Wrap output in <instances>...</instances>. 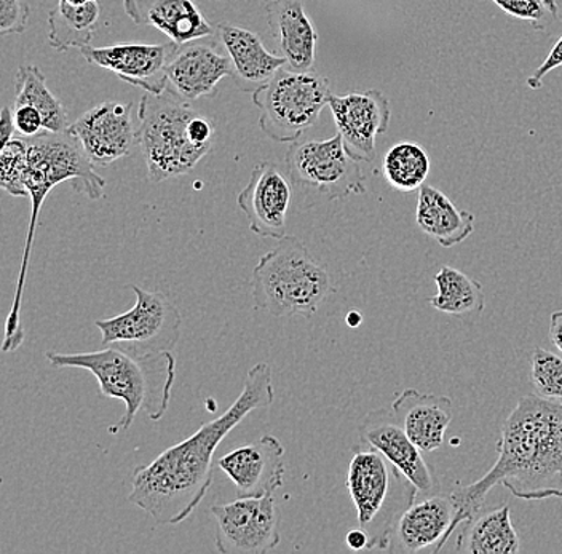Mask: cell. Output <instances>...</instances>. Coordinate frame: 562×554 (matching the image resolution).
Listing matches in <instances>:
<instances>
[{
	"instance_id": "1",
	"label": "cell",
	"mask_w": 562,
	"mask_h": 554,
	"mask_svg": "<svg viewBox=\"0 0 562 554\" xmlns=\"http://www.w3.org/2000/svg\"><path fill=\"white\" fill-rule=\"evenodd\" d=\"M273 399L272 370L267 363L255 364L246 373L241 394L226 412L133 472L130 504L157 524H181L209 494L217 446L249 414L269 408Z\"/></svg>"
},
{
	"instance_id": "2",
	"label": "cell",
	"mask_w": 562,
	"mask_h": 554,
	"mask_svg": "<svg viewBox=\"0 0 562 554\" xmlns=\"http://www.w3.org/2000/svg\"><path fill=\"white\" fill-rule=\"evenodd\" d=\"M494 466L472 484L457 487L452 529L472 521L483 510L497 484L527 501L562 497V402L526 395L501 427Z\"/></svg>"
},
{
	"instance_id": "3",
	"label": "cell",
	"mask_w": 562,
	"mask_h": 554,
	"mask_svg": "<svg viewBox=\"0 0 562 554\" xmlns=\"http://www.w3.org/2000/svg\"><path fill=\"white\" fill-rule=\"evenodd\" d=\"M48 363L58 370L74 368L93 374L100 384L101 398L125 403V412L109 433L128 430L140 412L150 420H161L170 408L176 381L173 353L135 355L114 346L87 353H45Z\"/></svg>"
},
{
	"instance_id": "4",
	"label": "cell",
	"mask_w": 562,
	"mask_h": 554,
	"mask_svg": "<svg viewBox=\"0 0 562 554\" xmlns=\"http://www.w3.org/2000/svg\"><path fill=\"white\" fill-rule=\"evenodd\" d=\"M76 182V191L82 192L88 199L103 197L105 181L94 171V165L87 159L82 147L69 132H42L41 135L27 139V167L24 171L23 184L31 199V223L27 229L26 247L21 259L20 276L12 312L7 318L3 352L16 350L23 343L24 331L21 328V304H23L24 283L30 269L31 251L37 229L42 205L48 194L63 182Z\"/></svg>"
},
{
	"instance_id": "5",
	"label": "cell",
	"mask_w": 562,
	"mask_h": 554,
	"mask_svg": "<svg viewBox=\"0 0 562 554\" xmlns=\"http://www.w3.org/2000/svg\"><path fill=\"white\" fill-rule=\"evenodd\" d=\"M252 301L272 317H314L333 293V280L294 235L281 238L252 269Z\"/></svg>"
},
{
	"instance_id": "6",
	"label": "cell",
	"mask_w": 562,
	"mask_h": 554,
	"mask_svg": "<svg viewBox=\"0 0 562 554\" xmlns=\"http://www.w3.org/2000/svg\"><path fill=\"white\" fill-rule=\"evenodd\" d=\"M351 452L346 484L358 528L369 536L368 550L386 552L393 528L419 490L378 449L360 441Z\"/></svg>"
},
{
	"instance_id": "7",
	"label": "cell",
	"mask_w": 562,
	"mask_h": 554,
	"mask_svg": "<svg viewBox=\"0 0 562 554\" xmlns=\"http://www.w3.org/2000/svg\"><path fill=\"white\" fill-rule=\"evenodd\" d=\"M195 112L191 103L170 90L140 98L139 147L154 184L191 173L209 156V149L195 146L189 138L188 125Z\"/></svg>"
},
{
	"instance_id": "8",
	"label": "cell",
	"mask_w": 562,
	"mask_h": 554,
	"mask_svg": "<svg viewBox=\"0 0 562 554\" xmlns=\"http://www.w3.org/2000/svg\"><path fill=\"white\" fill-rule=\"evenodd\" d=\"M331 94V83L322 74L281 68L252 93V103L261 112L263 135L276 143L291 144L318 122Z\"/></svg>"
},
{
	"instance_id": "9",
	"label": "cell",
	"mask_w": 562,
	"mask_h": 554,
	"mask_svg": "<svg viewBox=\"0 0 562 554\" xmlns=\"http://www.w3.org/2000/svg\"><path fill=\"white\" fill-rule=\"evenodd\" d=\"M286 171L293 188L311 197L342 200L367 192L360 161L347 152L339 133L326 142L291 143Z\"/></svg>"
},
{
	"instance_id": "10",
	"label": "cell",
	"mask_w": 562,
	"mask_h": 554,
	"mask_svg": "<svg viewBox=\"0 0 562 554\" xmlns=\"http://www.w3.org/2000/svg\"><path fill=\"white\" fill-rule=\"evenodd\" d=\"M136 304L132 310L108 320H97L104 346L135 355L171 352L181 338V312L160 291L132 286Z\"/></svg>"
},
{
	"instance_id": "11",
	"label": "cell",
	"mask_w": 562,
	"mask_h": 554,
	"mask_svg": "<svg viewBox=\"0 0 562 554\" xmlns=\"http://www.w3.org/2000/svg\"><path fill=\"white\" fill-rule=\"evenodd\" d=\"M211 515L221 554H263L279 546L280 519L272 494L214 505Z\"/></svg>"
},
{
	"instance_id": "12",
	"label": "cell",
	"mask_w": 562,
	"mask_h": 554,
	"mask_svg": "<svg viewBox=\"0 0 562 554\" xmlns=\"http://www.w3.org/2000/svg\"><path fill=\"white\" fill-rule=\"evenodd\" d=\"M132 108V103L105 101L69 125L68 132L94 167H108L139 146V125L135 124Z\"/></svg>"
},
{
	"instance_id": "13",
	"label": "cell",
	"mask_w": 562,
	"mask_h": 554,
	"mask_svg": "<svg viewBox=\"0 0 562 554\" xmlns=\"http://www.w3.org/2000/svg\"><path fill=\"white\" fill-rule=\"evenodd\" d=\"M328 108L350 157L367 163L378 159L375 139L389 132L392 118L389 98L379 90L355 91L344 97L331 94Z\"/></svg>"
},
{
	"instance_id": "14",
	"label": "cell",
	"mask_w": 562,
	"mask_h": 554,
	"mask_svg": "<svg viewBox=\"0 0 562 554\" xmlns=\"http://www.w3.org/2000/svg\"><path fill=\"white\" fill-rule=\"evenodd\" d=\"M178 44L123 42L108 47L80 48L90 65L114 72L123 82L138 87L144 93L164 94L168 90L167 66Z\"/></svg>"
},
{
	"instance_id": "15",
	"label": "cell",
	"mask_w": 562,
	"mask_h": 554,
	"mask_svg": "<svg viewBox=\"0 0 562 554\" xmlns=\"http://www.w3.org/2000/svg\"><path fill=\"white\" fill-rule=\"evenodd\" d=\"M293 202V184L272 161H261L251 171L237 203L248 217L249 230L262 238L281 240L288 233V213Z\"/></svg>"
},
{
	"instance_id": "16",
	"label": "cell",
	"mask_w": 562,
	"mask_h": 554,
	"mask_svg": "<svg viewBox=\"0 0 562 554\" xmlns=\"http://www.w3.org/2000/svg\"><path fill=\"white\" fill-rule=\"evenodd\" d=\"M456 518V500L451 494L427 496L400 517L386 552L393 554L439 553L451 539Z\"/></svg>"
},
{
	"instance_id": "17",
	"label": "cell",
	"mask_w": 562,
	"mask_h": 554,
	"mask_svg": "<svg viewBox=\"0 0 562 554\" xmlns=\"http://www.w3.org/2000/svg\"><path fill=\"white\" fill-rule=\"evenodd\" d=\"M206 38L178 45L167 66L168 90L188 103L213 98L221 80L232 76L231 59L221 42Z\"/></svg>"
},
{
	"instance_id": "18",
	"label": "cell",
	"mask_w": 562,
	"mask_h": 554,
	"mask_svg": "<svg viewBox=\"0 0 562 554\" xmlns=\"http://www.w3.org/2000/svg\"><path fill=\"white\" fill-rule=\"evenodd\" d=\"M360 441L378 449L406 478L413 482L419 494L434 496L441 490L437 476L431 472L422 451L400 426L392 409H375L361 420Z\"/></svg>"
},
{
	"instance_id": "19",
	"label": "cell",
	"mask_w": 562,
	"mask_h": 554,
	"mask_svg": "<svg viewBox=\"0 0 562 554\" xmlns=\"http://www.w3.org/2000/svg\"><path fill=\"white\" fill-rule=\"evenodd\" d=\"M284 448L273 434H263L223 455L216 465L235 484L237 497H262L283 486Z\"/></svg>"
},
{
	"instance_id": "20",
	"label": "cell",
	"mask_w": 562,
	"mask_h": 554,
	"mask_svg": "<svg viewBox=\"0 0 562 554\" xmlns=\"http://www.w3.org/2000/svg\"><path fill=\"white\" fill-rule=\"evenodd\" d=\"M216 37L231 59L232 80L245 93H255L286 66L283 56L270 54L262 38L245 27L217 24Z\"/></svg>"
},
{
	"instance_id": "21",
	"label": "cell",
	"mask_w": 562,
	"mask_h": 554,
	"mask_svg": "<svg viewBox=\"0 0 562 554\" xmlns=\"http://www.w3.org/2000/svg\"><path fill=\"white\" fill-rule=\"evenodd\" d=\"M123 9L133 23L156 27L178 45L216 36L195 0H123Z\"/></svg>"
},
{
	"instance_id": "22",
	"label": "cell",
	"mask_w": 562,
	"mask_h": 554,
	"mask_svg": "<svg viewBox=\"0 0 562 554\" xmlns=\"http://www.w3.org/2000/svg\"><path fill=\"white\" fill-rule=\"evenodd\" d=\"M266 12L267 23L288 68L311 72L315 66L318 34L305 10V0H272L267 3Z\"/></svg>"
},
{
	"instance_id": "23",
	"label": "cell",
	"mask_w": 562,
	"mask_h": 554,
	"mask_svg": "<svg viewBox=\"0 0 562 554\" xmlns=\"http://www.w3.org/2000/svg\"><path fill=\"white\" fill-rule=\"evenodd\" d=\"M392 411L422 452H434L445 443L452 420V399L407 388L393 402Z\"/></svg>"
},
{
	"instance_id": "24",
	"label": "cell",
	"mask_w": 562,
	"mask_h": 554,
	"mask_svg": "<svg viewBox=\"0 0 562 554\" xmlns=\"http://www.w3.org/2000/svg\"><path fill=\"white\" fill-rule=\"evenodd\" d=\"M416 221L422 233L442 248L462 244L476 227L473 213L457 208L449 197L430 184H424L419 189Z\"/></svg>"
},
{
	"instance_id": "25",
	"label": "cell",
	"mask_w": 562,
	"mask_h": 554,
	"mask_svg": "<svg viewBox=\"0 0 562 554\" xmlns=\"http://www.w3.org/2000/svg\"><path fill=\"white\" fill-rule=\"evenodd\" d=\"M457 553L469 554H516L521 552V540L512 522L508 504L477 515L463 524L457 536Z\"/></svg>"
},
{
	"instance_id": "26",
	"label": "cell",
	"mask_w": 562,
	"mask_h": 554,
	"mask_svg": "<svg viewBox=\"0 0 562 554\" xmlns=\"http://www.w3.org/2000/svg\"><path fill=\"white\" fill-rule=\"evenodd\" d=\"M101 7L98 0L86 5H74L59 0L58 7L48 13V42L56 52L88 47L100 23Z\"/></svg>"
},
{
	"instance_id": "27",
	"label": "cell",
	"mask_w": 562,
	"mask_h": 554,
	"mask_svg": "<svg viewBox=\"0 0 562 554\" xmlns=\"http://www.w3.org/2000/svg\"><path fill=\"white\" fill-rule=\"evenodd\" d=\"M13 106L37 109L44 117L45 132H68V112L61 101L52 93L44 72L37 66H21L15 79Z\"/></svg>"
},
{
	"instance_id": "28",
	"label": "cell",
	"mask_w": 562,
	"mask_h": 554,
	"mask_svg": "<svg viewBox=\"0 0 562 554\" xmlns=\"http://www.w3.org/2000/svg\"><path fill=\"white\" fill-rule=\"evenodd\" d=\"M435 285L438 293L431 297L430 305L442 314H481L486 307L483 286L462 270L445 265L435 275Z\"/></svg>"
},
{
	"instance_id": "29",
	"label": "cell",
	"mask_w": 562,
	"mask_h": 554,
	"mask_svg": "<svg viewBox=\"0 0 562 554\" xmlns=\"http://www.w3.org/2000/svg\"><path fill=\"white\" fill-rule=\"evenodd\" d=\"M382 171L385 181L396 191H417L430 174V157L420 144L398 143L385 154Z\"/></svg>"
},
{
	"instance_id": "30",
	"label": "cell",
	"mask_w": 562,
	"mask_h": 554,
	"mask_svg": "<svg viewBox=\"0 0 562 554\" xmlns=\"http://www.w3.org/2000/svg\"><path fill=\"white\" fill-rule=\"evenodd\" d=\"M530 381L537 395L562 402V358L536 347L530 355Z\"/></svg>"
},
{
	"instance_id": "31",
	"label": "cell",
	"mask_w": 562,
	"mask_h": 554,
	"mask_svg": "<svg viewBox=\"0 0 562 554\" xmlns=\"http://www.w3.org/2000/svg\"><path fill=\"white\" fill-rule=\"evenodd\" d=\"M27 167V139L13 138L0 154V185L13 197H26L23 178Z\"/></svg>"
},
{
	"instance_id": "32",
	"label": "cell",
	"mask_w": 562,
	"mask_h": 554,
	"mask_svg": "<svg viewBox=\"0 0 562 554\" xmlns=\"http://www.w3.org/2000/svg\"><path fill=\"white\" fill-rule=\"evenodd\" d=\"M513 19L529 21L533 30L544 31L560 19L557 0H492Z\"/></svg>"
},
{
	"instance_id": "33",
	"label": "cell",
	"mask_w": 562,
	"mask_h": 554,
	"mask_svg": "<svg viewBox=\"0 0 562 554\" xmlns=\"http://www.w3.org/2000/svg\"><path fill=\"white\" fill-rule=\"evenodd\" d=\"M31 9L24 0H0V34H21L30 23Z\"/></svg>"
},
{
	"instance_id": "34",
	"label": "cell",
	"mask_w": 562,
	"mask_h": 554,
	"mask_svg": "<svg viewBox=\"0 0 562 554\" xmlns=\"http://www.w3.org/2000/svg\"><path fill=\"white\" fill-rule=\"evenodd\" d=\"M13 121L21 138L30 139L45 132L44 117L37 109L31 106H13Z\"/></svg>"
},
{
	"instance_id": "35",
	"label": "cell",
	"mask_w": 562,
	"mask_h": 554,
	"mask_svg": "<svg viewBox=\"0 0 562 554\" xmlns=\"http://www.w3.org/2000/svg\"><path fill=\"white\" fill-rule=\"evenodd\" d=\"M562 66V36L558 38L557 44L551 48L547 59L536 69L532 76L527 77L526 83L530 90H540L543 87V79L554 69Z\"/></svg>"
},
{
	"instance_id": "36",
	"label": "cell",
	"mask_w": 562,
	"mask_h": 554,
	"mask_svg": "<svg viewBox=\"0 0 562 554\" xmlns=\"http://www.w3.org/2000/svg\"><path fill=\"white\" fill-rule=\"evenodd\" d=\"M188 133L189 138H191V142L195 144V146L205 147V149L211 150L216 129H214L213 122H211L209 117L195 112V115H193L191 122H189Z\"/></svg>"
},
{
	"instance_id": "37",
	"label": "cell",
	"mask_w": 562,
	"mask_h": 554,
	"mask_svg": "<svg viewBox=\"0 0 562 554\" xmlns=\"http://www.w3.org/2000/svg\"><path fill=\"white\" fill-rule=\"evenodd\" d=\"M16 132L15 121H13V109L3 108L2 117H0V138L2 146H5L10 139H13V133Z\"/></svg>"
},
{
	"instance_id": "38",
	"label": "cell",
	"mask_w": 562,
	"mask_h": 554,
	"mask_svg": "<svg viewBox=\"0 0 562 554\" xmlns=\"http://www.w3.org/2000/svg\"><path fill=\"white\" fill-rule=\"evenodd\" d=\"M346 543L353 552H361V550L369 549V536L361 528L351 529V531L347 532Z\"/></svg>"
},
{
	"instance_id": "39",
	"label": "cell",
	"mask_w": 562,
	"mask_h": 554,
	"mask_svg": "<svg viewBox=\"0 0 562 554\" xmlns=\"http://www.w3.org/2000/svg\"><path fill=\"white\" fill-rule=\"evenodd\" d=\"M548 336H550V342L562 353V310L551 314Z\"/></svg>"
},
{
	"instance_id": "40",
	"label": "cell",
	"mask_w": 562,
	"mask_h": 554,
	"mask_svg": "<svg viewBox=\"0 0 562 554\" xmlns=\"http://www.w3.org/2000/svg\"><path fill=\"white\" fill-rule=\"evenodd\" d=\"M363 321V317H361L360 312L351 310L349 315H347V323L351 328H357L360 326V323Z\"/></svg>"
},
{
	"instance_id": "41",
	"label": "cell",
	"mask_w": 562,
	"mask_h": 554,
	"mask_svg": "<svg viewBox=\"0 0 562 554\" xmlns=\"http://www.w3.org/2000/svg\"><path fill=\"white\" fill-rule=\"evenodd\" d=\"M69 3H74V5H86L88 2H94V0H68Z\"/></svg>"
}]
</instances>
